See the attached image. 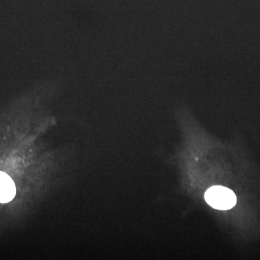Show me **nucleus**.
Listing matches in <instances>:
<instances>
[{
  "mask_svg": "<svg viewBox=\"0 0 260 260\" xmlns=\"http://www.w3.org/2000/svg\"><path fill=\"white\" fill-rule=\"evenodd\" d=\"M16 193L13 179L4 172H0V203H6L14 198Z\"/></svg>",
  "mask_w": 260,
  "mask_h": 260,
  "instance_id": "2",
  "label": "nucleus"
},
{
  "mask_svg": "<svg viewBox=\"0 0 260 260\" xmlns=\"http://www.w3.org/2000/svg\"><path fill=\"white\" fill-rule=\"evenodd\" d=\"M205 199L210 206L220 210L231 209L237 203V197L234 191L221 186H213L208 189Z\"/></svg>",
  "mask_w": 260,
  "mask_h": 260,
  "instance_id": "1",
  "label": "nucleus"
}]
</instances>
